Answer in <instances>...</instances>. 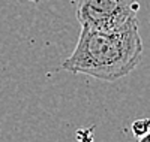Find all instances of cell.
<instances>
[{
	"mask_svg": "<svg viewBox=\"0 0 150 142\" xmlns=\"http://www.w3.org/2000/svg\"><path fill=\"white\" fill-rule=\"evenodd\" d=\"M143 57V39L138 22L122 30H95L81 27L72 54L62 69L112 82L129 75Z\"/></svg>",
	"mask_w": 150,
	"mask_h": 142,
	"instance_id": "1",
	"label": "cell"
},
{
	"mask_svg": "<svg viewBox=\"0 0 150 142\" xmlns=\"http://www.w3.org/2000/svg\"><path fill=\"white\" fill-rule=\"evenodd\" d=\"M131 130L135 136V139L138 141L143 135H146L150 130V118H138L135 120L131 126Z\"/></svg>",
	"mask_w": 150,
	"mask_h": 142,
	"instance_id": "3",
	"label": "cell"
},
{
	"mask_svg": "<svg viewBox=\"0 0 150 142\" xmlns=\"http://www.w3.org/2000/svg\"><path fill=\"white\" fill-rule=\"evenodd\" d=\"M138 141H140V142H150V130H149L146 135H143Z\"/></svg>",
	"mask_w": 150,
	"mask_h": 142,
	"instance_id": "4",
	"label": "cell"
},
{
	"mask_svg": "<svg viewBox=\"0 0 150 142\" xmlns=\"http://www.w3.org/2000/svg\"><path fill=\"white\" fill-rule=\"evenodd\" d=\"M138 0H78L77 20L81 27L122 30L138 22Z\"/></svg>",
	"mask_w": 150,
	"mask_h": 142,
	"instance_id": "2",
	"label": "cell"
}]
</instances>
